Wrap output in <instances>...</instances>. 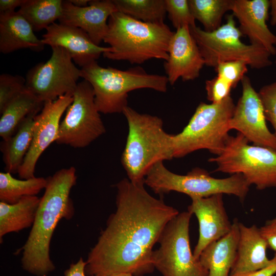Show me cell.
Wrapping results in <instances>:
<instances>
[{
    "label": "cell",
    "mask_w": 276,
    "mask_h": 276,
    "mask_svg": "<svg viewBox=\"0 0 276 276\" xmlns=\"http://www.w3.org/2000/svg\"><path fill=\"white\" fill-rule=\"evenodd\" d=\"M144 185L128 178L116 185V210L88 254V276L123 272L143 276L155 268L153 248L167 223L179 212L151 195Z\"/></svg>",
    "instance_id": "cell-1"
},
{
    "label": "cell",
    "mask_w": 276,
    "mask_h": 276,
    "mask_svg": "<svg viewBox=\"0 0 276 276\" xmlns=\"http://www.w3.org/2000/svg\"><path fill=\"white\" fill-rule=\"evenodd\" d=\"M47 179L34 222L22 248L23 268L37 276H47L55 269L50 256L51 241L58 222L74 215L70 195L76 184V170L74 167L62 169Z\"/></svg>",
    "instance_id": "cell-2"
},
{
    "label": "cell",
    "mask_w": 276,
    "mask_h": 276,
    "mask_svg": "<svg viewBox=\"0 0 276 276\" xmlns=\"http://www.w3.org/2000/svg\"><path fill=\"white\" fill-rule=\"evenodd\" d=\"M174 33L164 22H145L117 11L108 19L103 39L111 50L103 55L131 64H140L151 59L166 61Z\"/></svg>",
    "instance_id": "cell-3"
},
{
    "label": "cell",
    "mask_w": 276,
    "mask_h": 276,
    "mask_svg": "<svg viewBox=\"0 0 276 276\" xmlns=\"http://www.w3.org/2000/svg\"><path fill=\"white\" fill-rule=\"evenodd\" d=\"M122 113L128 132L121 164L131 182H144L154 165L174 158L173 134L165 131L163 121L157 116L139 113L128 106Z\"/></svg>",
    "instance_id": "cell-4"
},
{
    "label": "cell",
    "mask_w": 276,
    "mask_h": 276,
    "mask_svg": "<svg viewBox=\"0 0 276 276\" xmlns=\"http://www.w3.org/2000/svg\"><path fill=\"white\" fill-rule=\"evenodd\" d=\"M81 78L91 85L97 109L104 114L122 113L128 106V93L149 88L160 93L167 91L166 76L148 74L140 66L120 70L100 66L97 61L81 67Z\"/></svg>",
    "instance_id": "cell-5"
},
{
    "label": "cell",
    "mask_w": 276,
    "mask_h": 276,
    "mask_svg": "<svg viewBox=\"0 0 276 276\" xmlns=\"http://www.w3.org/2000/svg\"><path fill=\"white\" fill-rule=\"evenodd\" d=\"M235 107L231 95L217 103L201 102L182 131L173 134L174 158L201 149L219 155L229 136L228 125Z\"/></svg>",
    "instance_id": "cell-6"
},
{
    "label": "cell",
    "mask_w": 276,
    "mask_h": 276,
    "mask_svg": "<svg viewBox=\"0 0 276 276\" xmlns=\"http://www.w3.org/2000/svg\"><path fill=\"white\" fill-rule=\"evenodd\" d=\"M145 185L156 194L172 191L194 197H207L215 194L233 195L243 202L250 185L243 175L234 174L224 178H216L204 169L195 168L187 174L180 175L168 170L159 162L154 165L146 174Z\"/></svg>",
    "instance_id": "cell-7"
},
{
    "label": "cell",
    "mask_w": 276,
    "mask_h": 276,
    "mask_svg": "<svg viewBox=\"0 0 276 276\" xmlns=\"http://www.w3.org/2000/svg\"><path fill=\"white\" fill-rule=\"evenodd\" d=\"M234 18L232 14L228 15L226 23L213 32H206L196 26L190 27L205 65L215 68L221 62L243 60L252 68L270 66L271 55L266 49L241 41L243 35L236 27Z\"/></svg>",
    "instance_id": "cell-8"
},
{
    "label": "cell",
    "mask_w": 276,
    "mask_h": 276,
    "mask_svg": "<svg viewBox=\"0 0 276 276\" xmlns=\"http://www.w3.org/2000/svg\"><path fill=\"white\" fill-rule=\"evenodd\" d=\"M248 143L239 132L229 135L222 152L208 159L216 164L214 172L241 174L259 190L276 188V151Z\"/></svg>",
    "instance_id": "cell-9"
},
{
    "label": "cell",
    "mask_w": 276,
    "mask_h": 276,
    "mask_svg": "<svg viewBox=\"0 0 276 276\" xmlns=\"http://www.w3.org/2000/svg\"><path fill=\"white\" fill-rule=\"evenodd\" d=\"M192 215L188 211L179 213L167 223L160 235L159 247L153 250L152 260L154 268L163 276L209 275V271L191 249Z\"/></svg>",
    "instance_id": "cell-10"
},
{
    "label": "cell",
    "mask_w": 276,
    "mask_h": 276,
    "mask_svg": "<svg viewBox=\"0 0 276 276\" xmlns=\"http://www.w3.org/2000/svg\"><path fill=\"white\" fill-rule=\"evenodd\" d=\"M106 128L95 102V94L85 80L78 82L73 101L60 122L56 143L82 148L104 134Z\"/></svg>",
    "instance_id": "cell-11"
},
{
    "label": "cell",
    "mask_w": 276,
    "mask_h": 276,
    "mask_svg": "<svg viewBox=\"0 0 276 276\" xmlns=\"http://www.w3.org/2000/svg\"><path fill=\"white\" fill-rule=\"evenodd\" d=\"M51 48V56L48 61L32 67L26 77L27 90L43 103L73 94L81 77V70L76 66L65 49Z\"/></svg>",
    "instance_id": "cell-12"
},
{
    "label": "cell",
    "mask_w": 276,
    "mask_h": 276,
    "mask_svg": "<svg viewBox=\"0 0 276 276\" xmlns=\"http://www.w3.org/2000/svg\"><path fill=\"white\" fill-rule=\"evenodd\" d=\"M242 93L229 122V130H236L253 145L276 151V137L268 128L262 103L246 76L241 80Z\"/></svg>",
    "instance_id": "cell-13"
},
{
    "label": "cell",
    "mask_w": 276,
    "mask_h": 276,
    "mask_svg": "<svg viewBox=\"0 0 276 276\" xmlns=\"http://www.w3.org/2000/svg\"><path fill=\"white\" fill-rule=\"evenodd\" d=\"M73 101V94H68L44 103L40 113L35 116L31 144L17 172L22 179L35 177L37 161L44 151L56 142L61 118Z\"/></svg>",
    "instance_id": "cell-14"
},
{
    "label": "cell",
    "mask_w": 276,
    "mask_h": 276,
    "mask_svg": "<svg viewBox=\"0 0 276 276\" xmlns=\"http://www.w3.org/2000/svg\"><path fill=\"white\" fill-rule=\"evenodd\" d=\"M204 65L190 27L185 26L177 29L170 42L168 58L164 64L169 83L174 85L179 78L183 81L196 79Z\"/></svg>",
    "instance_id": "cell-15"
},
{
    "label": "cell",
    "mask_w": 276,
    "mask_h": 276,
    "mask_svg": "<svg viewBox=\"0 0 276 276\" xmlns=\"http://www.w3.org/2000/svg\"><path fill=\"white\" fill-rule=\"evenodd\" d=\"M191 199L188 211L196 216L199 223V238L193 253L199 259L208 245L231 231L232 223L224 207L223 194Z\"/></svg>",
    "instance_id": "cell-16"
},
{
    "label": "cell",
    "mask_w": 276,
    "mask_h": 276,
    "mask_svg": "<svg viewBox=\"0 0 276 276\" xmlns=\"http://www.w3.org/2000/svg\"><path fill=\"white\" fill-rule=\"evenodd\" d=\"M270 6L268 0H233L231 11L239 21L240 32L250 44L262 47L273 56L276 54V35L266 24Z\"/></svg>",
    "instance_id": "cell-17"
},
{
    "label": "cell",
    "mask_w": 276,
    "mask_h": 276,
    "mask_svg": "<svg viewBox=\"0 0 276 276\" xmlns=\"http://www.w3.org/2000/svg\"><path fill=\"white\" fill-rule=\"evenodd\" d=\"M118 11L112 0H92L87 6L78 7L70 0L63 1L59 23L84 31L96 44L99 45L107 33L108 20Z\"/></svg>",
    "instance_id": "cell-18"
},
{
    "label": "cell",
    "mask_w": 276,
    "mask_h": 276,
    "mask_svg": "<svg viewBox=\"0 0 276 276\" xmlns=\"http://www.w3.org/2000/svg\"><path fill=\"white\" fill-rule=\"evenodd\" d=\"M45 30L41 39L43 43L51 48H63L81 67L96 61L101 54L111 50L109 47L96 44L84 31L77 27L55 22Z\"/></svg>",
    "instance_id": "cell-19"
},
{
    "label": "cell",
    "mask_w": 276,
    "mask_h": 276,
    "mask_svg": "<svg viewBox=\"0 0 276 276\" xmlns=\"http://www.w3.org/2000/svg\"><path fill=\"white\" fill-rule=\"evenodd\" d=\"M239 238L235 260L229 276L263 269L271 263L266 255L268 244L256 225L248 227L239 223Z\"/></svg>",
    "instance_id": "cell-20"
},
{
    "label": "cell",
    "mask_w": 276,
    "mask_h": 276,
    "mask_svg": "<svg viewBox=\"0 0 276 276\" xmlns=\"http://www.w3.org/2000/svg\"><path fill=\"white\" fill-rule=\"evenodd\" d=\"M34 31L18 11L0 13V52L8 54L22 49L42 51L45 45Z\"/></svg>",
    "instance_id": "cell-21"
},
{
    "label": "cell",
    "mask_w": 276,
    "mask_h": 276,
    "mask_svg": "<svg viewBox=\"0 0 276 276\" xmlns=\"http://www.w3.org/2000/svg\"><path fill=\"white\" fill-rule=\"evenodd\" d=\"M239 222L233 221L231 231L208 245L199 256L208 276H229L234 263L239 238Z\"/></svg>",
    "instance_id": "cell-22"
},
{
    "label": "cell",
    "mask_w": 276,
    "mask_h": 276,
    "mask_svg": "<svg viewBox=\"0 0 276 276\" xmlns=\"http://www.w3.org/2000/svg\"><path fill=\"white\" fill-rule=\"evenodd\" d=\"M40 198L37 196L22 197L13 204L0 202V239L11 233L32 227Z\"/></svg>",
    "instance_id": "cell-23"
},
{
    "label": "cell",
    "mask_w": 276,
    "mask_h": 276,
    "mask_svg": "<svg viewBox=\"0 0 276 276\" xmlns=\"http://www.w3.org/2000/svg\"><path fill=\"white\" fill-rule=\"evenodd\" d=\"M43 104L27 89L13 98L1 113L0 136L3 141L8 140L12 136L26 117L30 114H37Z\"/></svg>",
    "instance_id": "cell-24"
},
{
    "label": "cell",
    "mask_w": 276,
    "mask_h": 276,
    "mask_svg": "<svg viewBox=\"0 0 276 276\" xmlns=\"http://www.w3.org/2000/svg\"><path fill=\"white\" fill-rule=\"evenodd\" d=\"M35 114L26 117L12 136L3 141L1 150L6 172L17 173L30 148L33 132Z\"/></svg>",
    "instance_id": "cell-25"
},
{
    "label": "cell",
    "mask_w": 276,
    "mask_h": 276,
    "mask_svg": "<svg viewBox=\"0 0 276 276\" xmlns=\"http://www.w3.org/2000/svg\"><path fill=\"white\" fill-rule=\"evenodd\" d=\"M62 3L61 0H25L17 11L34 31H39L59 20L62 13Z\"/></svg>",
    "instance_id": "cell-26"
},
{
    "label": "cell",
    "mask_w": 276,
    "mask_h": 276,
    "mask_svg": "<svg viewBox=\"0 0 276 276\" xmlns=\"http://www.w3.org/2000/svg\"><path fill=\"white\" fill-rule=\"evenodd\" d=\"M47 184V179L34 177L27 179H18L12 174L0 173V200L9 204L18 201L22 197L36 196Z\"/></svg>",
    "instance_id": "cell-27"
},
{
    "label": "cell",
    "mask_w": 276,
    "mask_h": 276,
    "mask_svg": "<svg viewBox=\"0 0 276 276\" xmlns=\"http://www.w3.org/2000/svg\"><path fill=\"white\" fill-rule=\"evenodd\" d=\"M118 11L145 22H164L165 0H112Z\"/></svg>",
    "instance_id": "cell-28"
},
{
    "label": "cell",
    "mask_w": 276,
    "mask_h": 276,
    "mask_svg": "<svg viewBox=\"0 0 276 276\" xmlns=\"http://www.w3.org/2000/svg\"><path fill=\"white\" fill-rule=\"evenodd\" d=\"M191 13L195 20L203 26L204 30L213 32L221 26L222 17L231 10L233 0H188Z\"/></svg>",
    "instance_id": "cell-29"
},
{
    "label": "cell",
    "mask_w": 276,
    "mask_h": 276,
    "mask_svg": "<svg viewBox=\"0 0 276 276\" xmlns=\"http://www.w3.org/2000/svg\"><path fill=\"white\" fill-rule=\"evenodd\" d=\"M169 19L176 30L185 26H196L188 0H165Z\"/></svg>",
    "instance_id": "cell-30"
},
{
    "label": "cell",
    "mask_w": 276,
    "mask_h": 276,
    "mask_svg": "<svg viewBox=\"0 0 276 276\" xmlns=\"http://www.w3.org/2000/svg\"><path fill=\"white\" fill-rule=\"evenodd\" d=\"M26 79L19 75H0V113L15 97L26 90Z\"/></svg>",
    "instance_id": "cell-31"
},
{
    "label": "cell",
    "mask_w": 276,
    "mask_h": 276,
    "mask_svg": "<svg viewBox=\"0 0 276 276\" xmlns=\"http://www.w3.org/2000/svg\"><path fill=\"white\" fill-rule=\"evenodd\" d=\"M247 64L243 60H235L219 63L215 68L217 76L231 84L233 88L236 87L247 72Z\"/></svg>",
    "instance_id": "cell-32"
},
{
    "label": "cell",
    "mask_w": 276,
    "mask_h": 276,
    "mask_svg": "<svg viewBox=\"0 0 276 276\" xmlns=\"http://www.w3.org/2000/svg\"><path fill=\"white\" fill-rule=\"evenodd\" d=\"M258 94L263 107L266 120L272 125L276 137V82L262 87Z\"/></svg>",
    "instance_id": "cell-33"
},
{
    "label": "cell",
    "mask_w": 276,
    "mask_h": 276,
    "mask_svg": "<svg viewBox=\"0 0 276 276\" xmlns=\"http://www.w3.org/2000/svg\"><path fill=\"white\" fill-rule=\"evenodd\" d=\"M205 88L207 99L212 103L222 101L230 96L231 90L233 88L230 83L218 76L207 80L205 81Z\"/></svg>",
    "instance_id": "cell-34"
},
{
    "label": "cell",
    "mask_w": 276,
    "mask_h": 276,
    "mask_svg": "<svg viewBox=\"0 0 276 276\" xmlns=\"http://www.w3.org/2000/svg\"><path fill=\"white\" fill-rule=\"evenodd\" d=\"M260 229L267 242L268 247L276 251V222L269 220Z\"/></svg>",
    "instance_id": "cell-35"
},
{
    "label": "cell",
    "mask_w": 276,
    "mask_h": 276,
    "mask_svg": "<svg viewBox=\"0 0 276 276\" xmlns=\"http://www.w3.org/2000/svg\"><path fill=\"white\" fill-rule=\"evenodd\" d=\"M86 264V261L80 258L77 262L70 265L64 272L65 276H87L85 272Z\"/></svg>",
    "instance_id": "cell-36"
},
{
    "label": "cell",
    "mask_w": 276,
    "mask_h": 276,
    "mask_svg": "<svg viewBox=\"0 0 276 276\" xmlns=\"http://www.w3.org/2000/svg\"><path fill=\"white\" fill-rule=\"evenodd\" d=\"M276 273V253L271 259V263L267 267L254 272L238 276H272Z\"/></svg>",
    "instance_id": "cell-37"
},
{
    "label": "cell",
    "mask_w": 276,
    "mask_h": 276,
    "mask_svg": "<svg viewBox=\"0 0 276 276\" xmlns=\"http://www.w3.org/2000/svg\"><path fill=\"white\" fill-rule=\"evenodd\" d=\"M25 0H1L0 12L7 13L15 11L17 7H20Z\"/></svg>",
    "instance_id": "cell-38"
},
{
    "label": "cell",
    "mask_w": 276,
    "mask_h": 276,
    "mask_svg": "<svg viewBox=\"0 0 276 276\" xmlns=\"http://www.w3.org/2000/svg\"><path fill=\"white\" fill-rule=\"evenodd\" d=\"M270 24L272 26L276 25V0H270Z\"/></svg>",
    "instance_id": "cell-39"
},
{
    "label": "cell",
    "mask_w": 276,
    "mask_h": 276,
    "mask_svg": "<svg viewBox=\"0 0 276 276\" xmlns=\"http://www.w3.org/2000/svg\"><path fill=\"white\" fill-rule=\"evenodd\" d=\"M75 6L78 7H84L87 6L90 2L89 0H70Z\"/></svg>",
    "instance_id": "cell-40"
},
{
    "label": "cell",
    "mask_w": 276,
    "mask_h": 276,
    "mask_svg": "<svg viewBox=\"0 0 276 276\" xmlns=\"http://www.w3.org/2000/svg\"><path fill=\"white\" fill-rule=\"evenodd\" d=\"M110 276H133L132 274L129 273H120L118 274H115Z\"/></svg>",
    "instance_id": "cell-41"
},
{
    "label": "cell",
    "mask_w": 276,
    "mask_h": 276,
    "mask_svg": "<svg viewBox=\"0 0 276 276\" xmlns=\"http://www.w3.org/2000/svg\"><path fill=\"white\" fill-rule=\"evenodd\" d=\"M271 222H276V218L270 220Z\"/></svg>",
    "instance_id": "cell-42"
},
{
    "label": "cell",
    "mask_w": 276,
    "mask_h": 276,
    "mask_svg": "<svg viewBox=\"0 0 276 276\" xmlns=\"http://www.w3.org/2000/svg\"><path fill=\"white\" fill-rule=\"evenodd\" d=\"M275 64H276V60L275 61Z\"/></svg>",
    "instance_id": "cell-43"
}]
</instances>
